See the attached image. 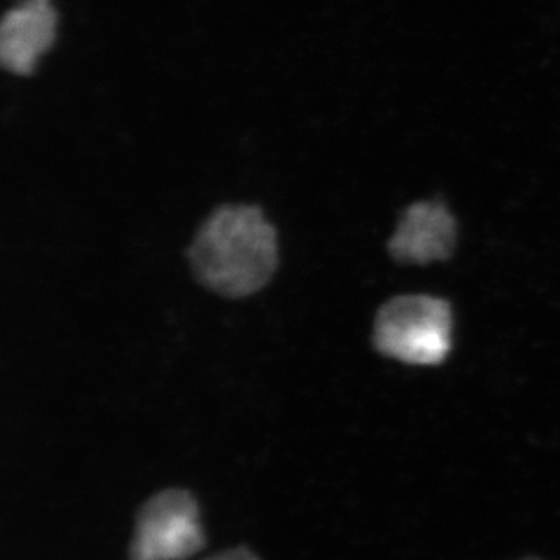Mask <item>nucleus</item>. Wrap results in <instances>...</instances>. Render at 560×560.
<instances>
[{
	"label": "nucleus",
	"mask_w": 560,
	"mask_h": 560,
	"mask_svg": "<svg viewBox=\"0 0 560 560\" xmlns=\"http://www.w3.org/2000/svg\"><path fill=\"white\" fill-rule=\"evenodd\" d=\"M187 259L206 290L243 300L264 290L278 271V232L260 206H219L198 228Z\"/></svg>",
	"instance_id": "nucleus-1"
},
{
	"label": "nucleus",
	"mask_w": 560,
	"mask_h": 560,
	"mask_svg": "<svg viewBox=\"0 0 560 560\" xmlns=\"http://www.w3.org/2000/svg\"><path fill=\"white\" fill-rule=\"evenodd\" d=\"M451 305L431 296L394 298L374 324L375 348L404 363H441L451 350Z\"/></svg>",
	"instance_id": "nucleus-2"
},
{
	"label": "nucleus",
	"mask_w": 560,
	"mask_h": 560,
	"mask_svg": "<svg viewBox=\"0 0 560 560\" xmlns=\"http://www.w3.org/2000/svg\"><path fill=\"white\" fill-rule=\"evenodd\" d=\"M202 541L194 497L186 490H165L140 510L131 560L186 559L201 550Z\"/></svg>",
	"instance_id": "nucleus-3"
},
{
	"label": "nucleus",
	"mask_w": 560,
	"mask_h": 560,
	"mask_svg": "<svg viewBox=\"0 0 560 560\" xmlns=\"http://www.w3.org/2000/svg\"><path fill=\"white\" fill-rule=\"evenodd\" d=\"M456 243V223L442 202H416L405 210L389 250L404 264H431L451 257Z\"/></svg>",
	"instance_id": "nucleus-4"
},
{
	"label": "nucleus",
	"mask_w": 560,
	"mask_h": 560,
	"mask_svg": "<svg viewBox=\"0 0 560 560\" xmlns=\"http://www.w3.org/2000/svg\"><path fill=\"white\" fill-rule=\"evenodd\" d=\"M57 14L50 0H25L9 11L0 27V58L14 73H31L55 39Z\"/></svg>",
	"instance_id": "nucleus-5"
},
{
	"label": "nucleus",
	"mask_w": 560,
	"mask_h": 560,
	"mask_svg": "<svg viewBox=\"0 0 560 560\" xmlns=\"http://www.w3.org/2000/svg\"><path fill=\"white\" fill-rule=\"evenodd\" d=\"M208 560H257L250 552L246 550H232L217 556V558Z\"/></svg>",
	"instance_id": "nucleus-6"
},
{
	"label": "nucleus",
	"mask_w": 560,
	"mask_h": 560,
	"mask_svg": "<svg viewBox=\"0 0 560 560\" xmlns=\"http://www.w3.org/2000/svg\"><path fill=\"white\" fill-rule=\"evenodd\" d=\"M528 560H536V559H528Z\"/></svg>",
	"instance_id": "nucleus-7"
}]
</instances>
